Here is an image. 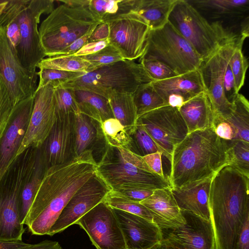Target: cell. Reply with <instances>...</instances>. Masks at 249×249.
<instances>
[{
    "mask_svg": "<svg viewBox=\"0 0 249 249\" xmlns=\"http://www.w3.org/2000/svg\"><path fill=\"white\" fill-rule=\"evenodd\" d=\"M97 162L88 149L69 161L48 168L22 224L33 235H47L77 190L96 174Z\"/></svg>",
    "mask_w": 249,
    "mask_h": 249,
    "instance_id": "6da1fadb",
    "label": "cell"
},
{
    "mask_svg": "<svg viewBox=\"0 0 249 249\" xmlns=\"http://www.w3.org/2000/svg\"><path fill=\"white\" fill-rule=\"evenodd\" d=\"M208 203L215 249H233L249 216V177L225 165L213 177Z\"/></svg>",
    "mask_w": 249,
    "mask_h": 249,
    "instance_id": "7a4b0ae2",
    "label": "cell"
},
{
    "mask_svg": "<svg viewBox=\"0 0 249 249\" xmlns=\"http://www.w3.org/2000/svg\"><path fill=\"white\" fill-rule=\"evenodd\" d=\"M170 162L171 188L213 177L230 164L227 141L212 127L191 132L175 146Z\"/></svg>",
    "mask_w": 249,
    "mask_h": 249,
    "instance_id": "3957f363",
    "label": "cell"
},
{
    "mask_svg": "<svg viewBox=\"0 0 249 249\" xmlns=\"http://www.w3.org/2000/svg\"><path fill=\"white\" fill-rule=\"evenodd\" d=\"M96 175L113 191L129 188L153 191L171 188L168 178L153 172L142 157L129 148L107 144L97 163Z\"/></svg>",
    "mask_w": 249,
    "mask_h": 249,
    "instance_id": "277c9868",
    "label": "cell"
},
{
    "mask_svg": "<svg viewBox=\"0 0 249 249\" xmlns=\"http://www.w3.org/2000/svg\"><path fill=\"white\" fill-rule=\"evenodd\" d=\"M38 148L30 147L17 156L0 180V241L22 240L26 228L20 218L22 189L34 170Z\"/></svg>",
    "mask_w": 249,
    "mask_h": 249,
    "instance_id": "5b68a950",
    "label": "cell"
},
{
    "mask_svg": "<svg viewBox=\"0 0 249 249\" xmlns=\"http://www.w3.org/2000/svg\"><path fill=\"white\" fill-rule=\"evenodd\" d=\"M102 22L89 5H60L42 22L38 30L46 56H55L74 41L92 32Z\"/></svg>",
    "mask_w": 249,
    "mask_h": 249,
    "instance_id": "8992f818",
    "label": "cell"
},
{
    "mask_svg": "<svg viewBox=\"0 0 249 249\" xmlns=\"http://www.w3.org/2000/svg\"><path fill=\"white\" fill-rule=\"evenodd\" d=\"M168 21L203 61L223 45L240 37L227 31L218 21L210 23L188 0H177Z\"/></svg>",
    "mask_w": 249,
    "mask_h": 249,
    "instance_id": "52a82bcc",
    "label": "cell"
},
{
    "mask_svg": "<svg viewBox=\"0 0 249 249\" xmlns=\"http://www.w3.org/2000/svg\"><path fill=\"white\" fill-rule=\"evenodd\" d=\"M151 82L141 63L123 59L97 68L60 86L90 91L107 98L113 91L133 93L141 85Z\"/></svg>",
    "mask_w": 249,
    "mask_h": 249,
    "instance_id": "ba28073f",
    "label": "cell"
},
{
    "mask_svg": "<svg viewBox=\"0 0 249 249\" xmlns=\"http://www.w3.org/2000/svg\"><path fill=\"white\" fill-rule=\"evenodd\" d=\"M140 59L160 61L178 75L199 69L203 61L169 21L160 29L150 30L144 52Z\"/></svg>",
    "mask_w": 249,
    "mask_h": 249,
    "instance_id": "9c48e42d",
    "label": "cell"
},
{
    "mask_svg": "<svg viewBox=\"0 0 249 249\" xmlns=\"http://www.w3.org/2000/svg\"><path fill=\"white\" fill-rule=\"evenodd\" d=\"M53 0H19L16 18L20 29V41L16 50L23 67L36 72L38 63L46 56L41 44L38 24L43 14L54 9Z\"/></svg>",
    "mask_w": 249,
    "mask_h": 249,
    "instance_id": "30bf717a",
    "label": "cell"
},
{
    "mask_svg": "<svg viewBox=\"0 0 249 249\" xmlns=\"http://www.w3.org/2000/svg\"><path fill=\"white\" fill-rule=\"evenodd\" d=\"M244 40L240 36L220 47L203 61L199 70L206 92L210 99L213 114V124L230 118L235 110L233 102L226 98L223 90V80L226 68L237 45Z\"/></svg>",
    "mask_w": 249,
    "mask_h": 249,
    "instance_id": "8fae6325",
    "label": "cell"
},
{
    "mask_svg": "<svg viewBox=\"0 0 249 249\" xmlns=\"http://www.w3.org/2000/svg\"><path fill=\"white\" fill-rule=\"evenodd\" d=\"M162 153L170 160L175 146L188 134V129L179 109L164 106L138 119Z\"/></svg>",
    "mask_w": 249,
    "mask_h": 249,
    "instance_id": "7c38bea8",
    "label": "cell"
},
{
    "mask_svg": "<svg viewBox=\"0 0 249 249\" xmlns=\"http://www.w3.org/2000/svg\"><path fill=\"white\" fill-rule=\"evenodd\" d=\"M0 77L5 85L15 106L36 90L38 75L25 69L19 61L6 35L0 27Z\"/></svg>",
    "mask_w": 249,
    "mask_h": 249,
    "instance_id": "4fadbf2b",
    "label": "cell"
},
{
    "mask_svg": "<svg viewBox=\"0 0 249 249\" xmlns=\"http://www.w3.org/2000/svg\"><path fill=\"white\" fill-rule=\"evenodd\" d=\"M109 43L124 59L134 60L143 54L150 28L147 21L134 11L107 22Z\"/></svg>",
    "mask_w": 249,
    "mask_h": 249,
    "instance_id": "5bb4252c",
    "label": "cell"
},
{
    "mask_svg": "<svg viewBox=\"0 0 249 249\" xmlns=\"http://www.w3.org/2000/svg\"><path fill=\"white\" fill-rule=\"evenodd\" d=\"M75 224L85 231L97 249H126L117 219L112 208L104 201L89 211Z\"/></svg>",
    "mask_w": 249,
    "mask_h": 249,
    "instance_id": "9a60e30c",
    "label": "cell"
},
{
    "mask_svg": "<svg viewBox=\"0 0 249 249\" xmlns=\"http://www.w3.org/2000/svg\"><path fill=\"white\" fill-rule=\"evenodd\" d=\"M56 119L54 87L49 83L35 91L29 125L17 156L30 147H40L51 132Z\"/></svg>",
    "mask_w": 249,
    "mask_h": 249,
    "instance_id": "2e32d148",
    "label": "cell"
},
{
    "mask_svg": "<svg viewBox=\"0 0 249 249\" xmlns=\"http://www.w3.org/2000/svg\"><path fill=\"white\" fill-rule=\"evenodd\" d=\"M185 223L160 229L162 239L178 249H215L211 220L188 211L180 210Z\"/></svg>",
    "mask_w": 249,
    "mask_h": 249,
    "instance_id": "e0dca14e",
    "label": "cell"
},
{
    "mask_svg": "<svg viewBox=\"0 0 249 249\" xmlns=\"http://www.w3.org/2000/svg\"><path fill=\"white\" fill-rule=\"evenodd\" d=\"M110 191L95 174L71 197L47 235L53 236L75 224L86 213L104 201Z\"/></svg>",
    "mask_w": 249,
    "mask_h": 249,
    "instance_id": "ac0fdd59",
    "label": "cell"
},
{
    "mask_svg": "<svg viewBox=\"0 0 249 249\" xmlns=\"http://www.w3.org/2000/svg\"><path fill=\"white\" fill-rule=\"evenodd\" d=\"M34 96L18 103L0 138V180L17 156L29 125Z\"/></svg>",
    "mask_w": 249,
    "mask_h": 249,
    "instance_id": "d6986e66",
    "label": "cell"
},
{
    "mask_svg": "<svg viewBox=\"0 0 249 249\" xmlns=\"http://www.w3.org/2000/svg\"><path fill=\"white\" fill-rule=\"evenodd\" d=\"M74 115L57 117L51 132L39 148L47 168L64 163L74 157Z\"/></svg>",
    "mask_w": 249,
    "mask_h": 249,
    "instance_id": "ffe728a7",
    "label": "cell"
},
{
    "mask_svg": "<svg viewBox=\"0 0 249 249\" xmlns=\"http://www.w3.org/2000/svg\"><path fill=\"white\" fill-rule=\"evenodd\" d=\"M121 227L126 249H149L162 240L160 228L153 222L112 208Z\"/></svg>",
    "mask_w": 249,
    "mask_h": 249,
    "instance_id": "44dd1931",
    "label": "cell"
},
{
    "mask_svg": "<svg viewBox=\"0 0 249 249\" xmlns=\"http://www.w3.org/2000/svg\"><path fill=\"white\" fill-rule=\"evenodd\" d=\"M152 84L167 106L178 108L206 91L199 69Z\"/></svg>",
    "mask_w": 249,
    "mask_h": 249,
    "instance_id": "7402d4cb",
    "label": "cell"
},
{
    "mask_svg": "<svg viewBox=\"0 0 249 249\" xmlns=\"http://www.w3.org/2000/svg\"><path fill=\"white\" fill-rule=\"evenodd\" d=\"M213 176L190 182L180 187L171 188L180 210L192 212L211 220L208 200Z\"/></svg>",
    "mask_w": 249,
    "mask_h": 249,
    "instance_id": "603a6c76",
    "label": "cell"
},
{
    "mask_svg": "<svg viewBox=\"0 0 249 249\" xmlns=\"http://www.w3.org/2000/svg\"><path fill=\"white\" fill-rule=\"evenodd\" d=\"M151 212L154 222L160 229L181 225L185 223L171 188L157 189L140 202Z\"/></svg>",
    "mask_w": 249,
    "mask_h": 249,
    "instance_id": "cb8c5ba5",
    "label": "cell"
},
{
    "mask_svg": "<svg viewBox=\"0 0 249 249\" xmlns=\"http://www.w3.org/2000/svg\"><path fill=\"white\" fill-rule=\"evenodd\" d=\"M178 109L187 127L188 134L212 127L213 110L206 91L188 100Z\"/></svg>",
    "mask_w": 249,
    "mask_h": 249,
    "instance_id": "d4e9b609",
    "label": "cell"
},
{
    "mask_svg": "<svg viewBox=\"0 0 249 249\" xmlns=\"http://www.w3.org/2000/svg\"><path fill=\"white\" fill-rule=\"evenodd\" d=\"M73 90L80 112L97 122L99 125L114 118L107 98L89 91Z\"/></svg>",
    "mask_w": 249,
    "mask_h": 249,
    "instance_id": "484cf974",
    "label": "cell"
},
{
    "mask_svg": "<svg viewBox=\"0 0 249 249\" xmlns=\"http://www.w3.org/2000/svg\"><path fill=\"white\" fill-rule=\"evenodd\" d=\"M107 99L114 117L124 126L130 136L132 135L138 119L133 93L113 91Z\"/></svg>",
    "mask_w": 249,
    "mask_h": 249,
    "instance_id": "4316f807",
    "label": "cell"
},
{
    "mask_svg": "<svg viewBox=\"0 0 249 249\" xmlns=\"http://www.w3.org/2000/svg\"><path fill=\"white\" fill-rule=\"evenodd\" d=\"M177 0H137L134 12L148 23L150 30L159 29L168 21Z\"/></svg>",
    "mask_w": 249,
    "mask_h": 249,
    "instance_id": "83f0119b",
    "label": "cell"
},
{
    "mask_svg": "<svg viewBox=\"0 0 249 249\" xmlns=\"http://www.w3.org/2000/svg\"><path fill=\"white\" fill-rule=\"evenodd\" d=\"M93 121L81 112L74 115V157L89 149L98 137V130Z\"/></svg>",
    "mask_w": 249,
    "mask_h": 249,
    "instance_id": "f1b7e54d",
    "label": "cell"
},
{
    "mask_svg": "<svg viewBox=\"0 0 249 249\" xmlns=\"http://www.w3.org/2000/svg\"><path fill=\"white\" fill-rule=\"evenodd\" d=\"M137 0H90V9L103 22L134 11Z\"/></svg>",
    "mask_w": 249,
    "mask_h": 249,
    "instance_id": "f546056e",
    "label": "cell"
},
{
    "mask_svg": "<svg viewBox=\"0 0 249 249\" xmlns=\"http://www.w3.org/2000/svg\"><path fill=\"white\" fill-rule=\"evenodd\" d=\"M47 168L41 158L38 148L34 170L25 183L21 194L20 211L21 223L26 216L36 193Z\"/></svg>",
    "mask_w": 249,
    "mask_h": 249,
    "instance_id": "4dcf8cb0",
    "label": "cell"
},
{
    "mask_svg": "<svg viewBox=\"0 0 249 249\" xmlns=\"http://www.w3.org/2000/svg\"><path fill=\"white\" fill-rule=\"evenodd\" d=\"M235 110L227 119L235 133L236 140L249 142V103L242 94L238 93L232 101Z\"/></svg>",
    "mask_w": 249,
    "mask_h": 249,
    "instance_id": "1f68e13d",
    "label": "cell"
},
{
    "mask_svg": "<svg viewBox=\"0 0 249 249\" xmlns=\"http://www.w3.org/2000/svg\"><path fill=\"white\" fill-rule=\"evenodd\" d=\"M138 117L158 108L167 106L155 89L152 82L139 86L133 93Z\"/></svg>",
    "mask_w": 249,
    "mask_h": 249,
    "instance_id": "d6a6232c",
    "label": "cell"
},
{
    "mask_svg": "<svg viewBox=\"0 0 249 249\" xmlns=\"http://www.w3.org/2000/svg\"><path fill=\"white\" fill-rule=\"evenodd\" d=\"M99 126L106 144L112 147L129 148L133 151L131 136L116 119H107Z\"/></svg>",
    "mask_w": 249,
    "mask_h": 249,
    "instance_id": "836d02e7",
    "label": "cell"
},
{
    "mask_svg": "<svg viewBox=\"0 0 249 249\" xmlns=\"http://www.w3.org/2000/svg\"><path fill=\"white\" fill-rule=\"evenodd\" d=\"M37 68L85 73L92 71L96 69L89 62L80 56L73 55L52 56L44 58L38 63Z\"/></svg>",
    "mask_w": 249,
    "mask_h": 249,
    "instance_id": "e575fe53",
    "label": "cell"
},
{
    "mask_svg": "<svg viewBox=\"0 0 249 249\" xmlns=\"http://www.w3.org/2000/svg\"><path fill=\"white\" fill-rule=\"evenodd\" d=\"M112 208L121 210L135 214L153 222L150 211L140 202L131 200L120 194L110 190L104 201Z\"/></svg>",
    "mask_w": 249,
    "mask_h": 249,
    "instance_id": "d590c367",
    "label": "cell"
},
{
    "mask_svg": "<svg viewBox=\"0 0 249 249\" xmlns=\"http://www.w3.org/2000/svg\"><path fill=\"white\" fill-rule=\"evenodd\" d=\"M230 165L249 177V142L227 141Z\"/></svg>",
    "mask_w": 249,
    "mask_h": 249,
    "instance_id": "8d00e7d4",
    "label": "cell"
},
{
    "mask_svg": "<svg viewBox=\"0 0 249 249\" xmlns=\"http://www.w3.org/2000/svg\"><path fill=\"white\" fill-rule=\"evenodd\" d=\"M198 6L219 14H234L248 8L249 0H201L193 1Z\"/></svg>",
    "mask_w": 249,
    "mask_h": 249,
    "instance_id": "74e56055",
    "label": "cell"
},
{
    "mask_svg": "<svg viewBox=\"0 0 249 249\" xmlns=\"http://www.w3.org/2000/svg\"><path fill=\"white\" fill-rule=\"evenodd\" d=\"M54 100L57 117L80 112L72 89L60 86L54 87Z\"/></svg>",
    "mask_w": 249,
    "mask_h": 249,
    "instance_id": "f35d334b",
    "label": "cell"
},
{
    "mask_svg": "<svg viewBox=\"0 0 249 249\" xmlns=\"http://www.w3.org/2000/svg\"><path fill=\"white\" fill-rule=\"evenodd\" d=\"M37 72L39 81L36 89L49 83L52 84L54 87L59 86L86 73L84 72L69 71L49 68H41Z\"/></svg>",
    "mask_w": 249,
    "mask_h": 249,
    "instance_id": "ab89813d",
    "label": "cell"
},
{
    "mask_svg": "<svg viewBox=\"0 0 249 249\" xmlns=\"http://www.w3.org/2000/svg\"><path fill=\"white\" fill-rule=\"evenodd\" d=\"M131 136L133 140V151L140 156L142 157L157 152H161L142 124L138 121L136 128Z\"/></svg>",
    "mask_w": 249,
    "mask_h": 249,
    "instance_id": "60d3db41",
    "label": "cell"
},
{
    "mask_svg": "<svg viewBox=\"0 0 249 249\" xmlns=\"http://www.w3.org/2000/svg\"><path fill=\"white\" fill-rule=\"evenodd\" d=\"M243 43H238L229 62L234 77L236 89L238 93L244 85L246 71L249 66L248 60L242 51Z\"/></svg>",
    "mask_w": 249,
    "mask_h": 249,
    "instance_id": "b9f144b4",
    "label": "cell"
},
{
    "mask_svg": "<svg viewBox=\"0 0 249 249\" xmlns=\"http://www.w3.org/2000/svg\"><path fill=\"white\" fill-rule=\"evenodd\" d=\"M80 57L89 62L96 69L124 59L118 50L110 43L95 53Z\"/></svg>",
    "mask_w": 249,
    "mask_h": 249,
    "instance_id": "7bdbcfd3",
    "label": "cell"
},
{
    "mask_svg": "<svg viewBox=\"0 0 249 249\" xmlns=\"http://www.w3.org/2000/svg\"><path fill=\"white\" fill-rule=\"evenodd\" d=\"M139 61L153 82L164 80L179 75L167 65L157 60L140 59Z\"/></svg>",
    "mask_w": 249,
    "mask_h": 249,
    "instance_id": "ee69618b",
    "label": "cell"
},
{
    "mask_svg": "<svg viewBox=\"0 0 249 249\" xmlns=\"http://www.w3.org/2000/svg\"><path fill=\"white\" fill-rule=\"evenodd\" d=\"M14 107L10 94L0 77V138L9 122Z\"/></svg>",
    "mask_w": 249,
    "mask_h": 249,
    "instance_id": "f6af8a7d",
    "label": "cell"
},
{
    "mask_svg": "<svg viewBox=\"0 0 249 249\" xmlns=\"http://www.w3.org/2000/svg\"><path fill=\"white\" fill-rule=\"evenodd\" d=\"M153 190L140 188H129L114 192L131 200L140 202L150 196L153 194Z\"/></svg>",
    "mask_w": 249,
    "mask_h": 249,
    "instance_id": "bcb514c9",
    "label": "cell"
},
{
    "mask_svg": "<svg viewBox=\"0 0 249 249\" xmlns=\"http://www.w3.org/2000/svg\"><path fill=\"white\" fill-rule=\"evenodd\" d=\"M223 90L226 98L231 103L239 93L236 91L234 77L229 63L224 74Z\"/></svg>",
    "mask_w": 249,
    "mask_h": 249,
    "instance_id": "7dc6e473",
    "label": "cell"
},
{
    "mask_svg": "<svg viewBox=\"0 0 249 249\" xmlns=\"http://www.w3.org/2000/svg\"><path fill=\"white\" fill-rule=\"evenodd\" d=\"M212 128L215 134L222 139L231 141L235 139L236 135L233 128L226 120L213 124Z\"/></svg>",
    "mask_w": 249,
    "mask_h": 249,
    "instance_id": "c3c4849f",
    "label": "cell"
},
{
    "mask_svg": "<svg viewBox=\"0 0 249 249\" xmlns=\"http://www.w3.org/2000/svg\"><path fill=\"white\" fill-rule=\"evenodd\" d=\"M161 152H157L142 157V159L149 168L155 173L162 178L164 176L161 163Z\"/></svg>",
    "mask_w": 249,
    "mask_h": 249,
    "instance_id": "681fc988",
    "label": "cell"
},
{
    "mask_svg": "<svg viewBox=\"0 0 249 249\" xmlns=\"http://www.w3.org/2000/svg\"><path fill=\"white\" fill-rule=\"evenodd\" d=\"M109 44L108 38L88 43L72 55L81 56L93 54L103 49Z\"/></svg>",
    "mask_w": 249,
    "mask_h": 249,
    "instance_id": "f907efd6",
    "label": "cell"
},
{
    "mask_svg": "<svg viewBox=\"0 0 249 249\" xmlns=\"http://www.w3.org/2000/svg\"><path fill=\"white\" fill-rule=\"evenodd\" d=\"M92 32L87 34L74 41L72 43L61 51L54 56H63L73 55L88 43L89 37Z\"/></svg>",
    "mask_w": 249,
    "mask_h": 249,
    "instance_id": "816d5d0a",
    "label": "cell"
},
{
    "mask_svg": "<svg viewBox=\"0 0 249 249\" xmlns=\"http://www.w3.org/2000/svg\"><path fill=\"white\" fill-rule=\"evenodd\" d=\"M233 249H249V216L244 222Z\"/></svg>",
    "mask_w": 249,
    "mask_h": 249,
    "instance_id": "f5cc1de1",
    "label": "cell"
},
{
    "mask_svg": "<svg viewBox=\"0 0 249 249\" xmlns=\"http://www.w3.org/2000/svg\"><path fill=\"white\" fill-rule=\"evenodd\" d=\"M109 33L108 23L102 22L98 25L92 31L89 37L88 43L100 41L108 38Z\"/></svg>",
    "mask_w": 249,
    "mask_h": 249,
    "instance_id": "db71d44e",
    "label": "cell"
},
{
    "mask_svg": "<svg viewBox=\"0 0 249 249\" xmlns=\"http://www.w3.org/2000/svg\"><path fill=\"white\" fill-rule=\"evenodd\" d=\"M23 249H62L57 241L45 240L36 244L31 245Z\"/></svg>",
    "mask_w": 249,
    "mask_h": 249,
    "instance_id": "11a10c76",
    "label": "cell"
},
{
    "mask_svg": "<svg viewBox=\"0 0 249 249\" xmlns=\"http://www.w3.org/2000/svg\"><path fill=\"white\" fill-rule=\"evenodd\" d=\"M30 245L22 240L13 242L0 241V249H23Z\"/></svg>",
    "mask_w": 249,
    "mask_h": 249,
    "instance_id": "9f6ffc18",
    "label": "cell"
},
{
    "mask_svg": "<svg viewBox=\"0 0 249 249\" xmlns=\"http://www.w3.org/2000/svg\"><path fill=\"white\" fill-rule=\"evenodd\" d=\"M149 249H178L173 246L167 241L161 240L159 243H157Z\"/></svg>",
    "mask_w": 249,
    "mask_h": 249,
    "instance_id": "6f0895ef",
    "label": "cell"
},
{
    "mask_svg": "<svg viewBox=\"0 0 249 249\" xmlns=\"http://www.w3.org/2000/svg\"><path fill=\"white\" fill-rule=\"evenodd\" d=\"M7 3V0H0V15Z\"/></svg>",
    "mask_w": 249,
    "mask_h": 249,
    "instance_id": "680465c9",
    "label": "cell"
}]
</instances>
